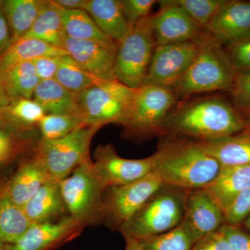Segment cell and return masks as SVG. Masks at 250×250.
<instances>
[{"label": "cell", "instance_id": "cell-18", "mask_svg": "<svg viewBox=\"0 0 250 250\" xmlns=\"http://www.w3.org/2000/svg\"><path fill=\"white\" fill-rule=\"evenodd\" d=\"M50 179L45 166L34 151L32 156L20 165L9 182L0 188V194L22 207Z\"/></svg>", "mask_w": 250, "mask_h": 250}, {"label": "cell", "instance_id": "cell-8", "mask_svg": "<svg viewBox=\"0 0 250 250\" xmlns=\"http://www.w3.org/2000/svg\"><path fill=\"white\" fill-rule=\"evenodd\" d=\"M156 46L149 16L135 24L118 45L116 80L133 89L145 85Z\"/></svg>", "mask_w": 250, "mask_h": 250}, {"label": "cell", "instance_id": "cell-49", "mask_svg": "<svg viewBox=\"0 0 250 250\" xmlns=\"http://www.w3.org/2000/svg\"><path fill=\"white\" fill-rule=\"evenodd\" d=\"M1 3H2V1H0V6H1Z\"/></svg>", "mask_w": 250, "mask_h": 250}, {"label": "cell", "instance_id": "cell-24", "mask_svg": "<svg viewBox=\"0 0 250 250\" xmlns=\"http://www.w3.org/2000/svg\"><path fill=\"white\" fill-rule=\"evenodd\" d=\"M32 100L39 104L45 114H77L76 95L64 88L55 79L41 80Z\"/></svg>", "mask_w": 250, "mask_h": 250}, {"label": "cell", "instance_id": "cell-46", "mask_svg": "<svg viewBox=\"0 0 250 250\" xmlns=\"http://www.w3.org/2000/svg\"><path fill=\"white\" fill-rule=\"evenodd\" d=\"M125 248L124 250H144L137 240L129 237H125Z\"/></svg>", "mask_w": 250, "mask_h": 250}, {"label": "cell", "instance_id": "cell-40", "mask_svg": "<svg viewBox=\"0 0 250 250\" xmlns=\"http://www.w3.org/2000/svg\"><path fill=\"white\" fill-rule=\"evenodd\" d=\"M232 250H250V233L241 229L238 225L225 223L219 229Z\"/></svg>", "mask_w": 250, "mask_h": 250}, {"label": "cell", "instance_id": "cell-31", "mask_svg": "<svg viewBox=\"0 0 250 250\" xmlns=\"http://www.w3.org/2000/svg\"><path fill=\"white\" fill-rule=\"evenodd\" d=\"M54 79L75 95L100 81L83 70L69 55L62 57Z\"/></svg>", "mask_w": 250, "mask_h": 250}, {"label": "cell", "instance_id": "cell-14", "mask_svg": "<svg viewBox=\"0 0 250 250\" xmlns=\"http://www.w3.org/2000/svg\"><path fill=\"white\" fill-rule=\"evenodd\" d=\"M85 227L66 215L54 222L32 224L17 241L3 250H56L80 236Z\"/></svg>", "mask_w": 250, "mask_h": 250}, {"label": "cell", "instance_id": "cell-7", "mask_svg": "<svg viewBox=\"0 0 250 250\" xmlns=\"http://www.w3.org/2000/svg\"><path fill=\"white\" fill-rule=\"evenodd\" d=\"M61 189L69 215L85 228L103 225V195L106 188L94 170L93 161L79 166L61 182Z\"/></svg>", "mask_w": 250, "mask_h": 250}, {"label": "cell", "instance_id": "cell-16", "mask_svg": "<svg viewBox=\"0 0 250 250\" xmlns=\"http://www.w3.org/2000/svg\"><path fill=\"white\" fill-rule=\"evenodd\" d=\"M118 45L99 41L65 37L63 49L85 71L100 80L117 81L114 68Z\"/></svg>", "mask_w": 250, "mask_h": 250}, {"label": "cell", "instance_id": "cell-48", "mask_svg": "<svg viewBox=\"0 0 250 250\" xmlns=\"http://www.w3.org/2000/svg\"><path fill=\"white\" fill-rule=\"evenodd\" d=\"M243 225L247 230L250 231V213L248 215V216L245 219L244 221L243 222Z\"/></svg>", "mask_w": 250, "mask_h": 250}, {"label": "cell", "instance_id": "cell-5", "mask_svg": "<svg viewBox=\"0 0 250 250\" xmlns=\"http://www.w3.org/2000/svg\"><path fill=\"white\" fill-rule=\"evenodd\" d=\"M136 90L118 81L100 80L77 94V115L86 126H123L129 118Z\"/></svg>", "mask_w": 250, "mask_h": 250}, {"label": "cell", "instance_id": "cell-1", "mask_svg": "<svg viewBox=\"0 0 250 250\" xmlns=\"http://www.w3.org/2000/svg\"><path fill=\"white\" fill-rule=\"evenodd\" d=\"M246 119L233 104L218 95L179 100L161 125L159 136L207 141L238 134Z\"/></svg>", "mask_w": 250, "mask_h": 250}, {"label": "cell", "instance_id": "cell-12", "mask_svg": "<svg viewBox=\"0 0 250 250\" xmlns=\"http://www.w3.org/2000/svg\"><path fill=\"white\" fill-rule=\"evenodd\" d=\"M197 52L196 42L156 45L145 84L170 88L185 75Z\"/></svg>", "mask_w": 250, "mask_h": 250}, {"label": "cell", "instance_id": "cell-41", "mask_svg": "<svg viewBox=\"0 0 250 250\" xmlns=\"http://www.w3.org/2000/svg\"><path fill=\"white\" fill-rule=\"evenodd\" d=\"M62 57L63 56L41 57L32 62L39 79L41 80L54 79Z\"/></svg>", "mask_w": 250, "mask_h": 250}, {"label": "cell", "instance_id": "cell-10", "mask_svg": "<svg viewBox=\"0 0 250 250\" xmlns=\"http://www.w3.org/2000/svg\"><path fill=\"white\" fill-rule=\"evenodd\" d=\"M163 184L159 174L153 171L132 183L106 188L103 195V225L121 232L125 224Z\"/></svg>", "mask_w": 250, "mask_h": 250}, {"label": "cell", "instance_id": "cell-20", "mask_svg": "<svg viewBox=\"0 0 250 250\" xmlns=\"http://www.w3.org/2000/svg\"><path fill=\"white\" fill-rule=\"evenodd\" d=\"M84 10L102 32L118 45L131 30L121 0H88Z\"/></svg>", "mask_w": 250, "mask_h": 250}, {"label": "cell", "instance_id": "cell-4", "mask_svg": "<svg viewBox=\"0 0 250 250\" xmlns=\"http://www.w3.org/2000/svg\"><path fill=\"white\" fill-rule=\"evenodd\" d=\"M188 190L164 184L125 224V237L145 239L167 232L182 222Z\"/></svg>", "mask_w": 250, "mask_h": 250}, {"label": "cell", "instance_id": "cell-22", "mask_svg": "<svg viewBox=\"0 0 250 250\" xmlns=\"http://www.w3.org/2000/svg\"><path fill=\"white\" fill-rule=\"evenodd\" d=\"M205 152L222 166L250 165V132L238 134L207 141H199Z\"/></svg>", "mask_w": 250, "mask_h": 250}, {"label": "cell", "instance_id": "cell-30", "mask_svg": "<svg viewBox=\"0 0 250 250\" xmlns=\"http://www.w3.org/2000/svg\"><path fill=\"white\" fill-rule=\"evenodd\" d=\"M0 114L6 117L4 124L22 131H33L46 115L34 100L23 98L13 100L9 107Z\"/></svg>", "mask_w": 250, "mask_h": 250}, {"label": "cell", "instance_id": "cell-6", "mask_svg": "<svg viewBox=\"0 0 250 250\" xmlns=\"http://www.w3.org/2000/svg\"><path fill=\"white\" fill-rule=\"evenodd\" d=\"M179 101L167 87L145 84L135 92L129 118L123 125V136L143 141L159 136L163 122Z\"/></svg>", "mask_w": 250, "mask_h": 250}, {"label": "cell", "instance_id": "cell-15", "mask_svg": "<svg viewBox=\"0 0 250 250\" xmlns=\"http://www.w3.org/2000/svg\"><path fill=\"white\" fill-rule=\"evenodd\" d=\"M225 223L223 210L205 188L188 190L185 213L179 225L194 244L207 234L218 231Z\"/></svg>", "mask_w": 250, "mask_h": 250}, {"label": "cell", "instance_id": "cell-25", "mask_svg": "<svg viewBox=\"0 0 250 250\" xmlns=\"http://www.w3.org/2000/svg\"><path fill=\"white\" fill-rule=\"evenodd\" d=\"M69 55L65 49L35 39H21L0 55V71L21 62H34L45 57Z\"/></svg>", "mask_w": 250, "mask_h": 250}, {"label": "cell", "instance_id": "cell-9", "mask_svg": "<svg viewBox=\"0 0 250 250\" xmlns=\"http://www.w3.org/2000/svg\"><path fill=\"white\" fill-rule=\"evenodd\" d=\"M98 126H83L62 139H40L35 153L45 166L51 178L62 182L90 157L92 139L100 129Z\"/></svg>", "mask_w": 250, "mask_h": 250}, {"label": "cell", "instance_id": "cell-45", "mask_svg": "<svg viewBox=\"0 0 250 250\" xmlns=\"http://www.w3.org/2000/svg\"><path fill=\"white\" fill-rule=\"evenodd\" d=\"M12 101L6 95L1 80H0V113L6 109V108L9 107Z\"/></svg>", "mask_w": 250, "mask_h": 250}, {"label": "cell", "instance_id": "cell-50", "mask_svg": "<svg viewBox=\"0 0 250 250\" xmlns=\"http://www.w3.org/2000/svg\"><path fill=\"white\" fill-rule=\"evenodd\" d=\"M0 250H3L2 248H0Z\"/></svg>", "mask_w": 250, "mask_h": 250}, {"label": "cell", "instance_id": "cell-13", "mask_svg": "<svg viewBox=\"0 0 250 250\" xmlns=\"http://www.w3.org/2000/svg\"><path fill=\"white\" fill-rule=\"evenodd\" d=\"M160 8L150 15L156 45L197 42L206 34L174 0L159 1Z\"/></svg>", "mask_w": 250, "mask_h": 250}, {"label": "cell", "instance_id": "cell-42", "mask_svg": "<svg viewBox=\"0 0 250 250\" xmlns=\"http://www.w3.org/2000/svg\"><path fill=\"white\" fill-rule=\"evenodd\" d=\"M190 250H232L220 231L204 236L192 246Z\"/></svg>", "mask_w": 250, "mask_h": 250}, {"label": "cell", "instance_id": "cell-3", "mask_svg": "<svg viewBox=\"0 0 250 250\" xmlns=\"http://www.w3.org/2000/svg\"><path fill=\"white\" fill-rule=\"evenodd\" d=\"M198 44V52L188 70L173 85L179 100L190 95L215 91L231 93L237 76L236 69L225 47L206 31Z\"/></svg>", "mask_w": 250, "mask_h": 250}, {"label": "cell", "instance_id": "cell-27", "mask_svg": "<svg viewBox=\"0 0 250 250\" xmlns=\"http://www.w3.org/2000/svg\"><path fill=\"white\" fill-rule=\"evenodd\" d=\"M0 80L11 101L22 98L31 100L41 82L32 62H21L1 70Z\"/></svg>", "mask_w": 250, "mask_h": 250}, {"label": "cell", "instance_id": "cell-44", "mask_svg": "<svg viewBox=\"0 0 250 250\" xmlns=\"http://www.w3.org/2000/svg\"><path fill=\"white\" fill-rule=\"evenodd\" d=\"M59 7L65 10H84L88 0H54Z\"/></svg>", "mask_w": 250, "mask_h": 250}, {"label": "cell", "instance_id": "cell-21", "mask_svg": "<svg viewBox=\"0 0 250 250\" xmlns=\"http://www.w3.org/2000/svg\"><path fill=\"white\" fill-rule=\"evenodd\" d=\"M205 188L225 213L237 195L250 188V165L222 166L214 180Z\"/></svg>", "mask_w": 250, "mask_h": 250}, {"label": "cell", "instance_id": "cell-17", "mask_svg": "<svg viewBox=\"0 0 250 250\" xmlns=\"http://www.w3.org/2000/svg\"><path fill=\"white\" fill-rule=\"evenodd\" d=\"M224 46L250 37V1L224 0L207 29Z\"/></svg>", "mask_w": 250, "mask_h": 250}, {"label": "cell", "instance_id": "cell-23", "mask_svg": "<svg viewBox=\"0 0 250 250\" xmlns=\"http://www.w3.org/2000/svg\"><path fill=\"white\" fill-rule=\"evenodd\" d=\"M38 39L63 49L65 34L62 28V8L53 1L42 0L36 21L27 34L21 39Z\"/></svg>", "mask_w": 250, "mask_h": 250}, {"label": "cell", "instance_id": "cell-11", "mask_svg": "<svg viewBox=\"0 0 250 250\" xmlns=\"http://www.w3.org/2000/svg\"><path fill=\"white\" fill-rule=\"evenodd\" d=\"M93 168L105 188L132 183L154 171L153 156L141 159L118 155L113 144L100 145L94 154Z\"/></svg>", "mask_w": 250, "mask_h": 250}, {"label": "cell", "instance_id": "cell-47", "mask_svg": "<svg viewBox=\"0 0 250 250\" xmlns=\"http://www.w3.org/2000/svg\"><path fill=\"white\" fill-rule=\"evenodd\" d=\"M245 119H246V131H250V113H247L245 115Z\"/></svg>", "mask_w": 250, "mask_h": 250}, {"label": "cell", "instance_id": "cell-33", "mask_svg": "<svg viewBox=\"0 0 250 250\" xmlns=\"http://www.w3.org/2000/svg\"><path fill=\"white\" fill-rule=\"evenodd\" d=\"M138 241L144 250H190L194 245L180 225L167 232Z\"/></svg>", "mask_w": 250, "mask_h": 250}, {"label": "cell", "instance_id": "cell-29", "mask_svg": "<svg viewBox=\"0 0 250 250\" xmlns=\"http://www.w3.org/2000/svg\"><path fill=\"white\" fill-rule=\"evenodd\" d=\"M62 22L65 37L68 39L114 42L102 32L85 10L62 9Z\"/></svg>", "mask_w": 250, "mask_h": 250}, {"label": "cell", "instance_id": "cell-2", "mask_svg": "<svg viewBox=\"0 0 250 250\" xmlns=\"http://www.w3.org/2000/svg\"><path fill=\"white\" fill-rule=\"evenodd\" d=\"M154 154V172L164 184L186 190L203 188L218 175L221 165L202 149L199 141L160 136Z\"/></svg>", "mask_w": 250, "mask_h": 250}, {"label": "cell", "instance_id": "cell-32", "mask_svg": "<svg viewBox=\"0 0 250 250\" xmlns=\"http://www.w3.org/2000/svg\"><path fill=\"white\" fill-rule=\"evenodd\" d=\"M85 126L75 113L47 114L39 123L41 138L45 140L62 139L82 126Z\"/></svg>", "mask_w": 250, "mask_h": 250}, {"label": "cell", "instance_id": "cell-38", "mask_svg": "<svg viewBox=\"0 0 250 250\" xmlns=\"http://www.w3.org/2000/svg\"><path fill=\"white\" fill-rule=\"evenodd\" d=\"M225 48L237 73L250 72V37Z\"/></svg>", "mask_w": 250, "mask_h": 250}, {"label": "cell", "instance_id": "cell-35", "mask_svg": "<svg viewBox=\"0 0 250 250\" xmlns=\"http://www.w3.org/2000/svg\"><path fill=\"white\" fill-rule=\"evenodd\" d=\"M174 1L206 31L224 0H174Z\"/></svg>", "mask_w": 250, "mask_h": 250}, {"label": "cell", "instance_id": "cell-19", "mask_svg": "<svg viewBox=\"0 0 250 250\" xmlns=\"http://www.w3.org/2000/svg\"><path fill=\"white\" fill-rule=\"evenodd\" d=\"M22 208L33 224L57 221L68 215L61 182L54 179L44 184Z\"/></svg>", "mask_w": 250, "mask_h": 250}, {"label": "cell", "instance_id": "cell-26", "mask_svg": "<svg viewBox=\"0 0 250 250\" xmlns=\"http://www.w3.org/2000/svg\"><path fill=\"white\" fill-rule=\"evenodd\" d=\"M42 0H6L1 7L11 32V45L27 34L36 21Z\"/></svg>", "mask_w": 250, "mask_h": 250}, {"label": "cell", "instance_id": "cell-37", "mask_svg": "<svg viewBox=\"0 0 250 250\" xmlns=\"http://www.w3.org/2000/svg\"><path fill=\"white\" fill-rule=\"evenodd\" d=\"M250 213V188L237 195L225 210V223L238 225Z\"/></svg>", "mask_w": 250, "mask_h": 250}, {"label": "cell", "instance_id": "cell-34", "mask_svg": "<svg viewBox=\"0 0 250 250\" xmlns=\"http://www.w3.org/2000/svg\"><path fill=\"white\" fill-rule=\"evenodd\" d=\"M15 129L4 123L0 124V166L8 164L18 154L22 152L24 148L35 149L39 140L31 139L27 141L20 140Z\"/></svg>", "mask_w": 250, "mask_h": 250}, {"label": "cell", "instance_id": "cell-43", "mask_svg": "<svg viewBox=\"0 0 250 250\" xmlns=\"http://www.w3.org/2000/svg\"><path fill=\"white\" fill-rule=\"evenodd\" d=\"M11 32L7 21L0 7V55L11 46Z\"/></svg>", "mask_w": 250, "mask_h": 250}, {"label": "cell", "instance_id": "cell-28", "mask_svg": "<svg viewBox=\"0 0 250 250\" xmlns=\"http://www.w3.org/2000/svg\"><path fill=\"white\" fill-rule=\"evenodd\" d=\"M32 224L22 207L0 194V248L17 241Z\"/></svg>", "mask_w": 250, "mask_h": 250}, {"label": "cell", "instance_id": "cell-36", "mask_svg": "<svg viewBox=\"0 0 250 250\" xmlns=\"http://www.w3.org/2000/svg\"><path fill=\"white\" fill-rule=\"evenodd\" d=\"M231 103L243 116L250 112V72L238 73L231 91Z\"/></svg>", "mask_w": 250, "mask_h": 250}, {"label": "cell", "instance_id": "cell-39", "mask_svg": "<svg viewBox=\"0 0 250 250\" xmlns=\"http://www.w3.org/2000/svg\"><path fill=\"white\" fill-rule=\"evenodd\" d=\"M158 1L155 0H121L123 13L131 28L141 20L150 16L151 10Z\"/></svg>", "mask_w": 250, "mask_h": 250}]
</instances>
